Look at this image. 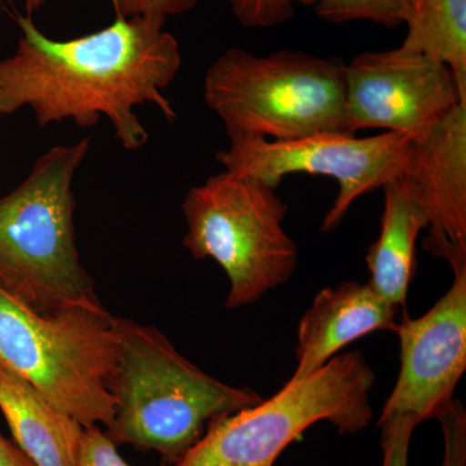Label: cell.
Segmentation results:
<instances>
[{
	"mask_svg": "<svg viewBox=\"0 0 466 466\" xmlns=\"http://www.w3.org/2000/svg\"><path fill=\"white\" fill-rule=\"evenodd\" d=\"M401 47L446 64L466 96V0H416Z\"/></svg>",
	"mask_w": 466,
	"mask_h": 466,
	"instance_id": "cell-15",
	"label": "cell"
},
{
	"mask_svg": "<svg viewBox=\"0 0 466 466\" xmlns=\"http://www.w3.org/2000/svg\"><path fill=\"white\" fill-rule=\"evenodd\" d=\"M466 103L446 64L398 47L363 52L346 63V115L352 134L386 130L410 139L424 135Z\"/></svg>",
	"mask_w": 466,
	"mask_h": 466,
	"instance_id": "cell-9",
	"label": "cell"
},
{
	"mask_svg": "<svg viewBox=\"0 0 466 466\" xmlns=\"http://www.w3.org/2000/svg\"><path fill=\"white\" fill-rule=\"evenodd\" d=\"M165 23L118 14L99 32L57 41L18 16L16 51L0 60V116L29 108L41 127L72 121L85 128L106 116L126 150L142 148L149 135L137 106L152 104L170 122L177 116L162 91L179 73L182 52Z\"/></svg>",
	"mask_w": 466,
	"mask_h": 466,
	"instance_id": "cell-1",
	"label": "cell"
},
{
	"mask_svg": "<svg viewBox=\"0 0 466 466\" xmlns=\"http://www.w3.org/2000/svg\"><path fill=\"white\" fill-rule=\"evenodd\" d=\"M376 375L360 351L336 355L256 406L220 417L173 466H274L297 438L318 422L357 434L373 419Z\"/></svg>",
	"mask_w": 466,
	"mask_h": 466,
	"instance_id": "cell-6",
	"label": "cell"
},
{
	"mask_svg": "<svg viewBox=\"0 0 466 466\" xmlns=\"http://www.w3.org/2000/svg\"><path fill=\"white\" fill-rule=\"evenodd\" d=\"M447 293L421 318L398 323L400 368L381 417L438 420L466 370V263L452 267Z\"/></svg>",
	"mask_w": 466,
	"mask_h": 466,
	"instance_id": "cell-10",
	"label": "cell"
},
{
	"mask_svg": "<svg viewBox=\"0 0 466 466\" xmlns=\"http://www.w3.org/2000/svg\"><path fill=\"white\" fill-rule=\"evenodd\" d=\"M412 139L403 134H319L302 139L275 142L265 137H229V147L217 159L231 173L257 177L278 188L285 177L305 173L333 177L339 193L325 214L321 229L333 231L367 193L406 174Z\"/></svg>",
	"mask_w": 466,
	"mask_h": 466,
	"instance_id": "cell-8",
	"label": "cell"
},
{
	"mask_svg": "<svg viewBox=\"0 0 466 466\" xmlns=\"http://www.w3.org/2000/svg\"><path fill=\"white\" fill-rule=\"evenodd\" d=\"M118 318L101 303L41 311L0 285V363L84 428H109Z\"/></svg>",
	"mask_w": 466,
	"mask_h": 466,
	"instance_id": "cell-4",
	"label": "cell"
},
{
	"mask_svg": "<svg viewBox=\"0 0 466 466\" xmlns=\"http://www.w3.org/2000/svg\"><path fill=\"white\" fill-rule=\"evenodd\" d=\"M0 410L35 466H76L84 426L0 363Z\"/></svg>",
	"mask_w": 466,
	"mask_h": 466,
	"instance_id": "cell-13",
	"label": "cell"
},
{
	"mask_svg": "<svg viewBox=\"0 0 466 466\" xmlns=\"http://www.w3.org/2000/svg\"><path fill=\"white\" fill-rule=\"evenodd\" d=\"M308 5L328 23L372 21L389 29L407 25L415 11L416 0H296Z\"/></svg>",
	"mask_w": 466,
	"mask_h": 466,
	"instance_id": "cell-16",
	"label": "cell"
},
{
	"mask_svg": "<svg viewBox=\"0 0 466 466\" xmlns=\"http://www.w3.org/2000/svg\"><path fill=\"white\" fill-rule=\"evenodd\" d=\"M382 191L381 232L366 257L368 284L400 309L416 271L417 238L428 229L429 216L415 186L404 175L386 184Z\"/></svg>",
	"mask_w": 466,
	"mask_h": 466,
	"instance_id": "cell-14",
	"label": "cell"
},
{
	"mask_svg": "<svg viewBox=\"0 0 466 466\" xmlns=\"http://www.w3.org/2000/svg\"><path fill=\"white\" fill-rule=\"evenodd\" d=\"M443 435L441 466H466V410L460 400H452L440 417Z\"/></svg>",
	"mask_w": 466,
	"mask_h": 466,
	"instance_id": "cell-19",
	"label": "cell"
},
{
	"mask_svg": "<svg viewBox=\"0 0 466 466\" xmlns=\"http://www.w3.org/2000/svg\"><path fill=\"white\" fill-rule=\"evenodd\" d=\"M116 14L122 16H152L164 18L177 16L192 11L198 0H113Z\"/></svg>",
	"mask_w": 466,
	"mask_h": 466,
	"instance_id": "cell-21",
	"label": "cell"
},
{
	"mask_svg": "<svg viewBox=\"0 0 466 466\" xmlns=\"http://www.w3.org/2000/svg\"><path fill=\"white\" fill-rule=\"evenodd\" d=\"M0 466H35L17 444L5 440L0 434Z\"/></svg>",
	"mask_w": 466,
	"mask_h": 466,
	"instance_id": "cell-22",
	"label": "cell"
},
{
	"mask_svg": "<svg viewBox=\"0 0 466 466\" xmlns=\"http://www.w3.org/2000/svg\"><path fill=\"white\" fill-rule=\"evenodd\" d=\"M404 177L428 211L422 248L451 268L466 263V103L412 139Z\"/></svg>",
	"mask_w": 466,
	"mask_h": 466,
	"instance_id": "cell-11",
	"label": "cell"
},
{
	"mask_svg": "<svg viewBox=\"0 0 466 466\" xmlns=\"http://www.w3.org/2000/svg\"><path fill=\"white\" fill-rule=\"evenodd\" d=\"M76 466H131L116 451V444L100 426L84 429ZM165 466V465H164Z\"/></svg>",
	"mask_w": 466,
	"mask_h": 466,
	"instance_id": "cell-20",
	"label": "cell"
},
{
	"mask_svg": "<svg viewBox=\"0 0 466 466\" xmlns=\"http://www.w3.org/2000/svg\"><path fill=\"white\" fill-rule=\"evenodd\" d=\"M118 364L109 390L116 400L110 440L156 451L171 464L220 417L256 406L262 398L208 376L159 330L119 319Z\"/></svg>",
	"mask_w": 466,
	"mask_h": 466,
	"instance_id": "cell-2",
	"label": "cell"
},
{
	"mask_svg": "<svg viewBox=\"0 0 466 466\" xmlns=\"http://www.w3.org/2000/svg\"><path fill=\"white\" fill-rule=\"evenodd\" d=\"M182 208L183 245L193 258L222 267L227 309L257 302L296 272L299 248L283 227L287 204L262 180L223 170L192 187Z\"/></svg>",
	"mask_w": 466,
	"mask_h": 466,
	"instance_id": "cell-7",
	"label": "cell"
},
{
	"mask_svg": "<svg viewBox=\"0 0 466 466\" xmlns=\"http://www.w3.org/2000/svg\"><path fill=\"white\" fill-rule=\"evenodd\" d=\"M233 16L247 29L281 25L294 16L296 0H227Z\"/></svg>",
	"mask_w": 466,
	"mask_h": 466,
	"instance_id": "cell-17",
	"label": "cell"
},
{
	"mask_svg": "<svg viewBox=\"0 0 466 466\" xmlns=\"http://www.w3.org/2000/svg\"><path fill=\"white\" fill-rule=\"evenodd\" d=\"M420 425L415 417L398 415L379 420L381 431L382 466H408L413 431Z\"/></svg>",
	"mask_w": 466,
	"mask_h": 466,
	"instance_id": "cell-18",
	"label": "cell"
},
{
	"mask_svg": "<svg viewBox=\"0 0 466 466\" xmlns=\"http://www.w3.org/2000/svg\"><path fill=\"white\" fill-rule=\"evenodd\" d=\"M204 99L228 137L275 142L349 134L346 63L303 51L257 56L229 48L208 67Z\"/></svg>",
	"mask_w": 466,
	"mask_h": 466,
	"instance_id": "cell-5",
	"label": "cell"
},
{
	"mask_svg": "<svg viewBox=\"0 0 466 466\" xmlns=\"http://www.w3.org/2000/svg\"><path fill=\"white\" fill-rule=\"evenodd\" d=\"M400 308L370 284L345 281L315 297L303 314L297 336V368L290 381L305 379L345 346L379 330L395 332Z\"/></svg>",
	"mask_w": 466,
	"mask_h": 466,
	"instance_id": "cell-12",
	"label": "cell"
},
{
	"mask_svg": "<svg viewBox=\"0 0 466 466\" xmlns=\"http://www.w3.org/2000/svg\"><path fill=\"white\" fill-rule=\"evenodd\" d=\"M90 147H52L0 198V285L41 311L100 303L76 244L73 180Z\"/></svg>",
	"mask_w": 466,
	"mask_h": 466,
	"instance_id": "cell-3",
	"label": "cell"
},
{
	"mask_svg": "<svg viewBox=\"0 0 466 466\" xmlns=\"http://www.w3.org/2000/svg\"><path fill=\"white\" fill-rule=\"evenodd\" d=\"M5 0H0V11H2V5ZM25 2V8L27 16H32L34 12L39 11L42 7H45L51 0H24Z\"/></svg>",
	"mask_w": 466,
	"mask_h": 466,
	"instance_id": "cell-23",
	"label": "cell"
}]
</instances>
